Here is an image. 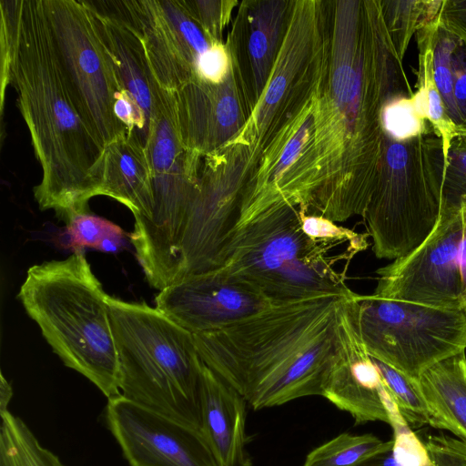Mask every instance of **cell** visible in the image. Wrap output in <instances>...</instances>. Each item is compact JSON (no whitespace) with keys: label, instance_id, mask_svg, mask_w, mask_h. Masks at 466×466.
Instances as JSON below:
<instances>
[{"label":"cell","instance_id":"6da1fadb","mask_svg":"<svg viewBox=\"0 0 466 466\" xmlns=\"http://www.w3.org/2000/svg\"><path fill=\"white\" fill-rule=\"evenodd\" d=\"M325 4L327 45L313 129L269 208L295 207L336 223L363 218L382 153V107L414 92L380 0Z\"/></svg>","mask_w":466,"mask_h":466},{"label":"cell","instance_id":"7a4b0ae2","mask_svg":"<svg viewBox=\"0 0 466 466\" xmlns=\"http://www.w3.org/2000/svg\"><path fill=\"white\" fill-rule=\"evenodd\" d=\"M1 110L11 85L42 179L40 209L66 222L101 195L103 151L64 73L45 0L1 1Z\"/></svg>","mask_w":466,"mask_h":466},{"label":"cell","instance_id":"3957f363","mask_svg":"<svg viewBox=\"0 0 466 466\" xmlns=\"http://www.w3.org/2000/svg\"><path fill=\"white\" fill-rule=\"evenodd\" d=\"M346 297L273 302L223 328L193 334L197 350L255 410L321 396Z\"/></svg>","mask_w":466,"mask_h":466},{"label":"cell","instance_id":"277c9868","mask_svg":"<svg viewBox=\"0 0 466 466\" xmlns=\"http://www.w3.org/2000/svg\"><path fill=\"white\" fill-rule=\"evenodd\" d=\"M359 240L313 239L301 227L299 208L268 210L235 228L221 251L218 267L273 302L320 296H350L348 266L369 247Z\"/></svg>","mask_w":466,"mask_h":466},{"label":"cell","instance_id":"5b68a950","mask_svg":"<svg viewBox=\"0 0 466 466\" xmlns=\"http://www.w3.org/2000/svg\"><path fill=\"white\" fill-rule=\"evenodd\" d=\"M107 297L84 249L29 268L17 294L63 363L109 400L121 392Z\"/></svg>","mask_w":466,"mask_h":466},{"label":"cell","instance_id":"8992f818","mask_svg":"<svg viewBox=\"0 0 466 466\" xmlns=\"http://www.w3.org/2000/svg\"><path fill=\"white\" fill-rule=\"evenodd\" d=\"M121 395L202 431L201 360L194 335L157 308L109 296Z\"/></svg>","mask_w":466,"mask_h":466},{"label":"cell","instance_id":"52a82bcc","mask_svg":"<svg viewBox=\"0 0 466 466\" xmlns=\"http://www.w3.org/2000/svg\"><path fill=\"white\" fill-rule=\"evenodd\" d=\"M445 167L442 140L431 126L402 142L384 135L363 216L378 258L404 257L431 232L442 208Z\"/></svg>","mask_w":466,"mask_h":466},{"label":"cell","instance_id":"ba28073f","mask_svg":"<svg viewBox=\"0 0 466 466\" xmlns=\"http://www.w3.org/2000/svg\"><path fill=\"white\" fill-rule=\"evenodd\" d=\"M327 45L325 1L294 0L268 84L239 133L224 146L244 165L246 181L262 151L313 97Z\"/></svg>","mask_w":466,"mask_h":466},{"label":"cell","instance_id":"9c48e42d","mask_svg":"<svg viewBox=\"0 0 466 466\" xmlns=\"http://www.w3.org/2000/svg\"><path fill=\"white\" fill-rule=\"evenodd\" d=\"M358 326L370 356L413 381L466 350V309H444L355 294Z\"/></svg>","mask_w":466,"mask_h":466},{"label":"cell","instance_id":"30bf717a","mask_svg":"<svg viewBox=\"0 0 466 466\" xmlns=\"http://www.w3.org/2000/svg\"><path fill=\"white\" fill-rule=\"evenodd\" d=\"M56 52L81 112L103 148L127 129L115 115L121 91L113 64L83 0H45Z\"/></svg>","mask_w":466,"mask_h":466},{"label":"cell","instance_id":"8fae6325","mask_svg":"<svg viewBox=\"0 0 466 466\" xmlns=\"http://www.w3.org/2000/svg\"><path fill=\"white\" fill-rule=\"evenodd\" d=\"M146 151L152 174L153 206L148 217L135 219L129 238L136 248L150 250L172 238L199 187L203 157L181 139L174 91L159 90Z\"/></svg>","mask_w":466,"mask_h":466},{"label":"cell","instance_id":"7c38bea8","mask_svg":"<svg viewBox=\"0 0 466 466\" xmlns=\"http://www.w3.org/2000/svg\"><path fill=\"white\" fill-rule=\"evenodd\" d=\"M463 218L460 203L442 207L423 242L377 270L372 294L444 309H460V248Z\"/></svg>","mask_w":466,"mask_h":466},{"label":"cell","instance_id":"4fadbf2b","mask_svg":"<svg viewBox=\"0 0 466 466\" xmlns=\"http://www.w3.org/2000/svg\"><path fill=\"white\" fill-rule=\"evenodd\" d=\"M355 294L346 297L339 308L336 343L321 396L347 411L356 424L382 421L390 425V414L397 407L362 341Z\"/></svg>","mask_w":466,"mask_h":466},{"label":"cell","instance_id":"5bb4252c","mask_svg":"<svg viewBox=\"0 0 466 466\" xmlns=\"http://www.w3.org/2000/svg\"><path fill=\"white\" fill-rule=\"evenodd\" d=\"M105 421L131 466H218L202 431L122 395L107 400Z\"/></svg>","mask_w":466,"mask_h":466},{"label":"cell","instance_id":"9a60e30c","mask_svg":"<svg viewBox=\"0 0 466 466\" xmlns=\"http://www.w3.org/2000/svg\"><path fill=\"white\" fill-rule=\"evenodd\" d=\"M152 73L159 86L177 91L197 81V63L211 44L184 0H127Z\"/></svg>","mask_w":466,"mask_h":466},{"label":"cell","instance_id":"2e32d148","mask_svg":"<svg viewBox=\"0 0 466 466\" xmlns=\"http://www.w3.org/2000/svg\"><path fill=\"white\" fill-rule=\"evenodd\" d=\"M155 303L172 320L198 334L248 318L273 301L253 287L214 269L159 290Z\"/></svg>","mask_w":466,"mask_h":466},{"label":"cell","instance_id":"e0dca14e","mask_svg":"<svg viewBox=\"0 0 466 466\" xmlns=\"http://www.w3.org/2000/svg\"><path fill=\"white\" fill-rule=\"evenodd\" d=\"M294 0L239 2L226 38L248 117L261 97L281 48Z\"/></svg>","mask_w":466,"mask_h":466},{"label":"cell","instance_id":"ac0fdd59","mask_svg":"<svg viewBox=\"0 0 466 466\" xmlns=\"http://www.w3.org/2000/svg\"><path fill=\"white\" fill-rule=\"evenodd\" d=\"M174 96L181 139L202 157L234 138L248 118L232 66L222 83L197 80L174 91Z\"/></svg>","mask_w":466,"mask_h":466},{"label":"cell","instance_id":"d6986e66","mask_svg":"<svg viewBox=\"0 0 466 466\" xmlns=\"http://www.w3.org/2000/svg\"><path fill=\"white\" fill-rule=\"evenodd\" d=\"M202 433L218 466H252L247 450L246 399L204 362L201 369Z\"/></svg>","mask_w":466,"mask_h":466},{"label":"cell","instance_id":"ffe728a7","mask_svg":"<svg viewBox=\"0 0 466 466\" xmlns=\"http://www.w3.org/2000/svg\"><path fill=\"white\" fill-rule=\"evenodd\" d=\"M101 195L125 205L135 219L151 213L153 182L147 151L128 135L104 148Z\"/></svg>","mask_w":466,"mask_h":466},{"label":"cell","instance_id":"44dd1931","mask_svg":"<svg viewBox=\"0 0 466 466\" xmlns=\"http://www.w3.org/2000/svg\"><path fill=\"white\" fill-rule=\"evenodd\" d=\"M430 425L452 433L466 443V355L445 359L428 369L418 380Z\"/></svg>","mask_w":466,"mask_h":466},{"label":"cell","instance_id":"7402d4cb","mask_svg":"<svg viewBox=\"0 0 466 466\" xmlns=\"http://www.w3.org/2000/svg\"><path fill=\"white\" fill-rule=\"evenodd\" d=\"M438 23L429 24L417 32L419 49V67L417 71L416 92L412 96L419 115L427 120L434 132L441 138L444 155L451 142L466 137V129L458 127L449 117L442 97L437 88L433 76V48Z\"/></svg>","mask_w":466,"mask_h":466},{"label":"cell","instance_id":"603a6c76","mask_svg":"<svg viewBox=\"0 0 466 466\" xmlns=\"http://www.w3.org/2000/svg\"><path fill=\"white\" fill-rule=\"evenodd\" d=\"M0 466H66L19 417L0 411Z\"/></svg>","mask_w":466,"mask_h":466},{"label":"cell","instance_id":"cb8c5ba5","mask_svg":"<svg viewBox=\"0 0 466 466\" xmlns=\"http://www.w3.org/2000/svg\"><path fill=\"white\" fill-rule=\"evenodd\" d=\"M392 446V440L383 441L370 433L342 432L312 450L302 466H359Z\"/></svg>","mask_w":466,"mask_h":466},{"label":"cell","instance_id":"d4e9b609","mask_svg":"<svg viewBox=\"0 0 466 466\" xmlns=\"http://www.w3.org/2000/svg\"><path fill=\"white\" fill-rule=\"evenodd\" d=\"M373 359L386 389L405 422L411 429L430 425L427 406L418 382L411 380L375 358Z\"/></svg>","mask_w":466,"mask_h":466},{"label":"cell","instance_id":"484cf974","mask_svg":"<svg viewBox=\"0 0 466 466\" xmlns=\"http://www.w3.org/2000/svg\"><path fill=\"white\" fill-rule=\"evenodd\" d=\"M386 29L403 60L413 35L422 25L427 0H380Z\"/></svg>","mask_w":466,"mask_h":466},{"label":"cell","instance_id":"4316f807","mask_svg":"<svg viewBox=\"0 0 466 466\" xmlns=\"http://www.w3.org/2000/svg\"><path fill=\"white\" fill-rule=\"evenodd\" d=\"M382 129L395 141H407L424 134L431 124L418 113L412 96H400L388 101L380 114Z\"/></svg>","mask_w":466,"mask_h":466},{"label":"cell","instance_id":"83f0119b","mask_svg":"<svg viewBox=\"0 0 466 466\" xmlns=\"http://www.w3.org/2000/svg\"><path fill=\"white\" fill-rule=\"evenodd\" d=\"M460 42L453 35L439 27L433 48V76L449 117L458 127L464 128L454 98L451 69V56Z\"/></svg>","mask_w":466,"mask_h":466},{"label":"cell","instance_id":"f1b7e54d","mask_svg":"<svg viewBox=\"0 0 466 466\" xmlns=\"http://www.w3.org/2000/svg\"><path fill=\"white\" fill-rule=\"evenodd\" d=\"M68 246L76 249L85 247L98 248L108 238H124L122 228L113 222L89 213L78 214L66 222Z\"/></svg>","mask_w":466,"mask_h":466},{"label":"cell","instance_id":"f546056e","mask_svg":"<svg viewBox=\"0 0 466 466\" xmlns=\"http://www.w3.org/2000/svg\"><path fill=\"white\" fill-rule=\"evenodd\" d=\"M184 3L211 45L225 43L223 31L231 21L232 12L239 4L238 1L184 0Z\"/></svg>","mask_w":466,"mask_h":466},{"label":"cell","instance_id":"4dcf8cb0","mask_svg":"<svg viewBox=\"0 0 466 466\" xmlns=\"http://www.w3.org/2000/svg\"><path fill=\"white\" fill-rule=\"evenodd\" d=\"M466 196V143L454 139L446 157L442 207L457 204Z\"/></svg>","mask_w":466,"mask_h":466},{"label":"cell","instance_id":"1f68e13d","mask_svg":"<svg viewBox=\"0 0 466 466\" xmlns=\"http://www.w3.org/2000/svg\"><path fill=\"white\" fill-rule=\"evenodd\" d=\"M230 66L231 61L226 44H212L198 60V79L213 85L220 84L226 79Z\"/></svg>","mask_w":466,"mask_h":466},{"label":"cell","instance_id":"d6a6232c","mask_svg":"<svg viewBox=\"0 0 466 466\" xmlns=\"http://www.w3.org/2000/svg\"><path fill=\"white\" fill-rule=\"evenodd\" d=\"M425 445L434 466H466V443L457 438L430 435Z\"/></svg>","mask_w":466,"mask_h":466},{"label":"cell","instance_id":"836d02e7","mask_svg":"<svg viewBox=\"0 0 466 466\" xmlns=\"http://www.w3.org/2000/svg\"><path fill=\"white\" fill-rule=\"evenodd\" d=\"M299 215L303 232L313 239L354 241L370 237L369 233H358L322 216L307 214L300 209Z\"/></svg>","mask_w":466,"mask_h":466},{"label":"cell","instance_id":"e575fe53","mask_svg":"<svg viewBox=\"0 0 466 466\" xmlns=\"http://www.w3.org/2000/svg\"><path fill=\"white\" fill-rule=\"evenodd\" d=\"M451 69L454 98L466 129V45L461 41L451 56Z\"/></svg>","mask_w":466,"mask_h":466},{"label":"cell","instance_id":"d590c367","mask_svg":"<svg viewBox=\"0 0 466 466\" xmlns=\"http://www.w3.org/2000/svg\"><path fill=\"white\" fill-rule=\"evenodd\" d=\"M440 27L466 45V0H443Z\"/></svg>","mask_w":466,"mask_h":466},{"label":"cell","instance_id":"8d00e7d4","mask_svg":"<svg viewBox=\"0 0 466 466\" xmlns=\"http://www.w3.org/2000/svg\"><path fill=\"white\" fill-rule=\"evenodd\" d=\"M458 203L461 205L463 218L462 238L459 258L461 274V309H466V196L461 197Z\"/></svg>","mask_w":466,"mask_h":466},{"label":"cell","instance_id":"74e56055","mask_svg":"<svg viewBox=\"0 0 466 466\" xmlns=\"http://www.w3.org/2000/svg\"><path fill=\"white\" fill-rule=\"evenodd\" d=\"M359 466H403L399 459L395 456L392 448L385 451L380 452L369 460L365 461Z\"/></svg>","mask_w":466,"mask_h":466},{"label":"cell","instance_id":"f35d334b","mask_svg":"<svg viewBox=\"0 0 466 466\" xmlns=\"http://www.w3.org/2000/svg\"><path fill=\"white\" fill-rule=\"evenodd\" d=\"M0 377V411H4L8 410V404L13 396V390L2 372Z\"/></svg>","mask_w":466,"mask_h":466},{"label":"cell","instance_id":"ab89813d","mask_svg":"<svg viewBox=\"0 0 466 466\" xmlns=\"http://www.w3.org/2000/svg\"><path fill=\"white\" fill-rule=\"evenodd\" d=\"M460 138H461L466 143V137H461Z\"/></svg>","mask_w":466,"mask_h":466}]
</instances>
